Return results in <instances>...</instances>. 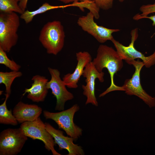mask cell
Instances as JSON below:
<instances>
[{
  "label": "cell",
  "mask_w": 155,
  "mask_h": 155,
  "mask_svg": "<svg viewBox=\"0 0 155 155\" xmlns=\"http://www.w3.org/2000/svg\"><path fill=\"white\" fill-rule=\"evenodd\" d=\"M45 124L46 129L54 138L55 144L58 145L59 150H66L68 152V155L85 154L82 147L73 143V138L65 136L63 131L56 129L49 123Z\"/></svg>",
  "instance_id": "obj_12"
},
{
  "label": "cell",
  "mask_w": 155,
  "mask_h": 155,
  "mask_svg": "<svg viewBox=\"0 0 155 155\" xmlns=\"http://www.w3.org/2000/svg\"><path fill=\"white\" fill-rule=\"evenodd\" d=\"M144 18H148L150 19L152 22V25L153 26H155V15L151 16H148L145 17Z\"/></svg>",
  "instance_id": "obj_25"
},
{
  "label": "cell",
  "mask_w": 155,
  "mask_h": 155,
  "mask_svg": "<svg viewBox=\"0 0 155 155\" xmlns=\"http://www.w3.org/2000/svg\"><path fill=\"white\" fill-rule=\"evenodd\" d=\"M131 42L128 46H125L113 38L111 40L118 54L126 62L138 59H141L144 66L149 68L155 64V51L151 55L145 56L134 46V43L138 36V29L135 28L131 32Z\"/></svg>",
  "instance_id": "obj_8"
},
{
  "label": "cell",
  "mask_w": 155,
  "mask_h": 155,
  "mask_svg": "<svg viewBox=\"0 0 155 155\" xmlns=\"http://www.w3.org/2000/svg\"><path fill=\"white\" fill-rule=\"evenodd\" d=\"M65 37L61 22L55 20L44 25L40 31L39 40L48 54L56 55L63 47Z\"/></svg>",
  "instance_id": "obj_2"
},
{
  "label": "cell",
  "mask_w": 155,
  "mask_h": 155,
  "mask_svg": "<svg viewBox=\"0 0 155 155\" xmlns=\"http://www.w3.org/2000/svg\"><path fill=\"white\" fill-rule=\"evenodd\" d=\"M21 0H0V13L14 12L21 14L24 11L20 7Z\"/></svg>",
  "instance_id": "obj_20"
},
{
  "label": "cell",
  "mask_w": 155,
  "mask_h": 155,
  "mask_svg": "<svg viewBox=\"0 0 155 155\" xmlns=\"http://www.w3.org/2000/svg\"><path fill=\"white\" fill-rule=\"evenodd\" d=\"M92 62L96 68L100 72H102L104 68H106L110 76L111 83L110 86L101 94L99 97L103 96L112 91H123L122 86L116 85L114 81L115 75L120 71L123 66V60L116 50L111 47L101 44L97 49L96 57Z\"/></svg>",
  "instance_id": "obj_1"
},
{
  "label": "cell",
  "mask_w": 155,
  "mask_h": 155,
  "mask_svg": "<svg viewBox=\"0 0 155 155\" xmlns=\"http://www.w3.org/2000/svg\"><path fill=\"white\" fill-rule=\"evenodd\" d=\"M48 70L51 76V79L48 81L47 87L51 90L52 93L56 99V110H64L65 102L72 99L73 94L67 89L66 86L60 78V73L57 69L49 67Z\"/></svg>",
  "instance_id": "obj_9"
},
{
  "label": "cell",
  "mask_w": 155,
  "mask_h": 155,
  "mask_svg": "<svg viewBox=\"0 0 155 155\" xmlns=\"http://www.w3.org/2000/svg\"><path fill=\"white\" fill-rule=\"evenodd\" d=\"M73 6L78 7L82 11H84V8H86L93 15L94 18L98 19L100 17V9L97 6L94 0L74 1L71 4H68V7Z\"/></svg>",
  "instance_id": "obj_19"
},
{
  "label": "cell",
  "mask_w": 155,
  "mask_h": 155,
  "mask_svg": "<svg viewBox=\"0 0 155 155\" xmlns=\"http://www.w3.org/2000/svg\"><path fill=\"white\" fill-rule=\"evenodd\" d=\"M20 127L28 137L42 142L45 148L51 151L53 155H61L55 150V143L53 138L46 129L45 123L40 117L34 121L21 123Z\"/></svg>",
  "instance_id": "obj_7"
},
{
  "label": "cell",
  "mask_w": 155,
  "mask_h": 155,
  "mask_svg": "<svg viewBox=\"0 0 155 155\" xmlns=\"http://www.w3.org/2000/svg\"><path fill=\"white\" fill-rule=\"evenodd\" d=\"M80 108L77 104L69 108L57 113L43 111V115L46 119L54 121L58 125L59 129L63 130L67 135L77 140L82 135V129L74 123L73 119L75 113Z\"/></svg>",
  "instance_id": "obj_4"
},
{
  "label": "cell",
  "mask_w": 155,
  "mask_h": 155,
  "mask_svg": "<svg viewBox=\"0 0 155 155\" xmlns=\"http://www.w3.org/2000/svg\"><path fill=\"white\" fill-rule=\"evenodd\" d=\"M126 62L133 65L135 70L131 78L125 81L122 86L123 91L127 95H134L138 97L150 108L155 106V97L147 94L143 88L141 84L140 74L142 67L144 66V62L139 59Z\"/></svg>",
  "instance_id": "obj_5"
},
{
  "label": "cell",
  "mask_w": 155,
  "mask_h": 155,
  "mask_svg": "<svg viewBox=\"0 0 155 155\" xmlns=\"http://www.w3.org/2000/svg\"><path fill=\"white\" fill-rule=\"evenodd\" d=\"M140 10L142 13L135 15L133 17L134 20H137L144 18L148 15L155 13V3L153 4L143 5L140 7Z\"/></svg>",
  "instance_id": "obj_22"
},
{
  "label": "cell",
  "mask_w": 155,
  "mask_h": 155,
  "mask_svg": "<svg viewBox=\"0 0 155 155\" xmlns=\"http://www.w3.org/2000/svg\"><path fill=\"white\" fill-rule=\"evenodd\" d=\"M77 63L73 73L64 75L62 80L66 86L69 88H78V83L81 76L82 75L84 69L86 65L92 61L90 54L87 51H80L76 54Z\"/></svg>",
  "instance_id": "obj_13"
},
{
  "label": "cell",
  "mask_w": 155,
  "mask_h": 155,
  "mask_svg": "<svg viewBox=\"0 0 155 155\" xmlns=\"http://www.w3.org/2000/svg\"><path fill=\"white\" fill-rule=\"evenodd\" d=\"M104 73L98 71L92 61L88 64L83 71L82 75L86 78L85 85H82L83 94L87 98L86 105L91 103L95 106L98 105L95 94V81L98 79L101 82H104Z\"/></svg>",
  "instance_id": "obj_11"
},
{
  "label": "cell",
  "mask_w": 155,
  "mask_h": 155,
  "mask_svg": "<svg viewBox=\"0 0 155 155\" xmlns=\"http://www.w3.org/2000/svg\"><path fill=\"white\" fill-rule=\"evenodd\" d=\"M5 95V100L0 105V123L16 125L18 124V122L13 115L11 110H9L7 106V101L10 95L6 94Z\"/></svg>",
  "instance_id": "obj_17"
},
{
  "label": "cell",
  "mask_w": 155,
  "mask_h": 155,
  "mask_svg": "<svg viewBox=\"0 0 155 155\" xmlns=\"http://www.w3.org/2000/svg\"><path fill=\"white\" fill-rule=\"evenodd\" d=\"M20 24V17L17 13H0V47L5 52H9L16 44Z\"/></svg>",
  "instance_id": "obj_3"
},
{
  "label": "cell",
  "mask_w": 155,
  "mask_h": 155,
  "mask_svg": "<svg viewBox=\"0 0 155 155\" xmlns=\"http://www.w3.org/2000/svg\"><path fill=\"white\" fill-rule=\"evenodd\" d=\"M31 80L33 82L31 87L25 89L22 96L27 93V98L33 102L44 101L48 92V79L44 76L36 75L33 76Z\"/></svg>",
  "instance_id": "obj_14"
},
{
  "label": "cell",
  "mask_w": 155,
  "mask_h": 155,
  "mask_svg": "<svg viewBox=\"0 0 155 155\" xmlns=\"http://www.w3.org/2000/svg\"><path fill=\"white\" fill-rule=\"evenodd\" d=\"M6 53L0 47V64L4 65L11 71H19L21 66L13 60L9 59Z\"/></svg>",
  "instance_id": "obj_21"
},
{
  "label": "cell",
  "mask_w": 155,
  "mask_h": 155,
  "mask_svg": "<svg viewBox=\"0 0 155 155\" xmlns=\"http://www.w3.org/2000/svg\"><path fill=\"white\" fill-rule=\"evenodd\" d=\"M28 137L20 127L5 129L0 133V155H16L21 151Z\"/></svg>",
  "instance_id": "obj_6"
},
{
  "label": "cell",
  "mask_w": 155,
  "mask_h": 155,
  "mask_svg": "<svg viewBox=\"0 0 155 155\" xmlns=\"http://www.w3.org/2000/svg\"><path fill=\"white\" fill-rule=\"evenodd\" d=\"M86 0H75V1H84Z\"/></svg>",
  "instance_id": "obj_27"
},
{
  "label": "cell",
  "mask_w": 155,
  "mask_h": 155,
  "mask_svg": "<svg viewBox=\"0 0 155 155\" xmlns=\"http://www.w3.org/2000/svg\"><path fill=\"white\" fill-rule=\"evenodd\" d=\"M119 1L122 2H123L125 0H118Z\"/></svg>",
  "instance_id": "obj_28"
},
{
  "label": "cell",
  "mask_w": 155,
  "mask_h": 155,
  "mask_svg": "<svg viewBox=\"0 0 155 155\" xmlns=\"http://www.w3.org/2000/svg\"><path fill=\"white\" fill-rule=\"evenodd\" d=\"M98 7L104 10H108L113 6L114 0H94Z\"/></svg>",
  "instance_id": "obj_23"
},
{
  "label": "cell",
  "mask_w": 155,
  "mask_h": 155,
  "mask_svg": "<svg viewBox=\"0 0 155 155\" xmlns=\"http://www.w3.org/2000/svg\"><path fill=\"white\" fill-rule=\"evenodd\" d=\"M67 7V5H64L55 6L47 2L43 3L37 9L33 11L25 10L21 14L20 18L23 20L26 24L31 22L36 15L43 13L49 10L58 8H63Z\"/></svg>",
  "instance_id": "obj_16"
},
{
  "label": "cell",
  "mask_w": 155,
  "mask_h": 155,
  "mask_svg": "<svg viewBox=\"0 0 155 155\" xmlns=\"http://www.w3.org/2000/svg\"><path fill=\"white\" fill-rule=\"evenodd\" d=\"M28 1V0H21L19 3L20 7L24 11H25Z\"/></svg>",
  "instance_id": "obj_24"
},
{
  "label": "cell",
  "mask_w": 155,
  "mask_h": 155,
  "mask_svg": "<svg viewBox=\"0 0 155 155\" xmlns=\"http://www.w3.org/2000/svg\"><path fill=\"white\" fill-rule=\"evenodd\" d=\"M60 1L65 3H69L70 2H73L75 0H57Z\"/></svg>",
  "instance_id": "obj_26"
},
{
  "label": "cell",
  "mask_w": 155,
  "mask_h": 155,
  "mask_svg": "<svg viewBox=\"0 0 155 155\" xmlns=\"http://www.w3.org/2000/svg\"><path fill=\"white\" fill-rule=\"evenodd\" d=\"M22 75V73L19 71L0 72V84L5 85L6 94L10 95L11 86L13 81L16 78L20 77Z\"/></svg>",
  "instance_id": "obj_18"
},
{
  "label": "cell",
  "mask_w": 155,
  "mask_h": 155,
  "mask_svg": "<svg viewBox=\"0 0 155 155\" xmlns=\"http://www.w3.org/2000/svg\"><path fill=\"white\" fill-rule=\"evenodd\" d=\"M42 112V108L38 105L26 104L21 101L18 103L12 111L17 121L20 123L36 120L39 117Z\"/></svg>",
  "instance_id": "obj_15"
},
{
  "label": "cell",
  "mask_w": 155,
  "mask_h": 155,
  "mask_svg": "<svg viewBox=\"0 0 155 155\" xmlns=\"http://www.w3.org/2000/svg\"><path fill=\"white\" fill-rule=\"evenodd\" d=\"M93 14L89 12L86 16L80 17L77 23L83 30L92 36L99 43L111 41L113 38V34L120 31L119 29H110L99 26L95 22Z\"/></svg>",
  "instance_id": "obj_10"
}]
</instances>
